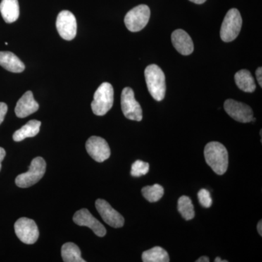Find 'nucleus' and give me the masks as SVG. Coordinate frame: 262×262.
<instances>
[{"instance_id":"obj_1","label":"nucleus","mask_w":262,"mask_h":262,"mask_svg":"<svg viewBox=\"0 0 262 262\" xmlns=\"http://www.w3.org/2000/svg\"><path fill=\"white\" fill-rule=\"evenodd\" d=\"M206 163L218 175H223L228 168V151L223 144L217 141L208 143L204 149Z\"/></svg>"},{"instance_id":"obj_2","label":"nucleus","mask_w":262,"mask_h":262,"mask_svg":"<svg viewBox=\"0 0 262 262\" xmlns=\"http://www.w3.org/2000/svg\"><path fill=\"white\" fill-rule=\"evenodd\" d=\"M144 75L148 91L151 96L156 101L163 100L166 92V83L163 70L158 65L151 64L146 67Z\"/></svg>"},{"instance_id":"obj_3","label":"nucleus","mask_w":262,"mask_h":262,"mask_svg":"<svg viewBox=\"0 0 262 262\" xmlns=\"http://www.w3.org/2000/svg\"><path fill=\"white\" fill-rule=\"evenodd\" d=\"M114 103V89L108 82H103L94 94L91 103L93 113L97 116H103L111 110Z\"/></svg>"},{"instance_id":"obj_4","label":"nucleus","mask_w":262,"mask_h":262,"mask_svg":"<svg viewBox=\"0 0 262 262\" xmlns=\"http://www.w3.org/2000/svg\"><path fill=\"white\" fill-rule=\"evenodd\" d=\"M243 19L239 10L232 8L227 12L221 27L220 36L225 42L234 40L241 32Z\"/></svg>"},{"instance_id":"obj_5","label":"nucleus","mask_w":262,"mask_h":262,"mask_svg":"<svg viewBox=\"0 0 262 262\" xmlns=\"http://www.w3.org/2000/svg\"><path fill=\"white\" fill-rule=\"evenodd\" d=\"M46 170V161L41 157H37L33 159L28 171L16 177L15 184L20 188L32 187L44 177Z\"/></svg>"},{"instance_id":"obj_6","label":"nucleus","mask_w":262,"mask_h":262,"mask_svg":"<svg viewBox=\"0 0 262 262\" xmlns=\"http://www.w3.org/2000/svg\"><path fill=\"white\" fill-rule=\"evenodd\" d=\"M150 18V9L146 5L135 7L125 17V26L130 32H137L147 25Z\"/></svg>"},{"instance_id":"obj_7","label":"nucleus","mask_w":262,"mask_h":262,"mask_svg":"<svg viewBox=\"0 0 262 262\" xmlns=\"http://www.w3.org/2000/svg\"><path fill=\"white\" fill-rule=\"evenodd\" d=\"M121 107L124 116L134 121H141L143 118L142 108L136 101L134 91L130 88H125L122 91Z\"/></svg>"},{"instance_id":"obj_8","label":"nucleus","mask_w":262,"mask_h":262,"mask_svg":"<svg viewBox=\"0 0 262 262\" xmlns=\"http://www.w3.org/2000/svg\"><path fill=\"white\" fill-rule=\"evenodd\" d=\"M15 232L17 237L24 244H35L39 238V229L35 222L31 219L22 217L15 223Z\"/></svg>"},{"instance_id":"obj_9","label":"nucleus","mask_w":262,"mask_h":262,"mask_svg":"<svg viewBox=\"0 0 262 262\" xmlns=\"http://www.w3.org/2000/svg\"><path fill=\"white\" fill-rule=\"evenodd\" d=\"M77 28V20L73 13L69 10L60 12L56 19V29L63 39L70 41L75 39Z\"/></svg>"},{"instance_id":"obj_10","label":"nucleus","mask_w":262,"mask_h":262,"mask_svg":"<svg viewBox=\"0 0 262 262\" xmlns=\"http://www.w3.org/2000/svg\"><path fill=\"white\" fill-rule=\"evenodd\" d=\"M86 150L91 158L98 163H102L110 158L111 150L108 143L103 138L91 136L85 144Z\"/></svg>"},{"instance_id":"obj_11","label":"nucleus","mask_w":262,"mask_h":262,"mask_svg":"<svg viewBox=\"0 0 262 262\" xmlns=\"http://www.w3.org/2000/svg\"><path fill=\"white\" fill-rule=\"evenodd\" d=\"M224 106L226 113L236 121L243 123L252 122L253 110L246 103L238 102L233 99H227Z\"/></svg>"},{"instance_id":"obj_12","label":"nucleus","mask_w":262,"mask_h":262,"mask_svg":"<svg viewBox=\"0 0 262 262\" xmlns=\"http://www.w3.org/2000/svg\"><path fill=\"white\" fill-rule=\"evenodd\" d=\"M96 208L101 218L110 227L120 228L123 227L125 220L123 216L116 210L110 206V203L104 200L98 199L96 201Z\"/></svg>"},{"instance_id":"obj_13","label":"nucleus","mask_w":262,"mask_h":262,"mask_svg":"<svg viewBox=\"0 0 262 262\" xmlns=\"http://www.w3.org/2000/svg\"><path fill=\"white\" fill-rule=\"evenodd\" d=\"M73 221L76 225L89 227L98 237H103L106 234L104 226L96 220L86 208H82L76 212L73 216Z\"/></svg>"},{"instance_id":"obj_14","label":"nucleus","mask_w":262,"mask_h":262,"mask_svg":"<svg viewBox=\"0 0 262 262\" xmlns=\"http://www.w3.org/2000/svg\"><path fill=\"white\" fill-rule=\"evenodd\" d=\"M172 44L183 56H189L194 51V44L190 36L183 29H177L171 34Z\"/></svg>"},{"instance_id":"obj_15","label":"nucleus","mask_w":262,"mask_h":262,"mask_svg":"<svg viewBox=\"0 0 262 262\" xmlns=\"http://www.w3.org/2000/svg\"><path fill=\"white\" fill-rule=\"evenodd\" d=\"M39 107V104L34 100L32 91H29L17 102L15 108V115L19 118H24L36 113Z\"/></svg>"},{"instance_id":"obj_16","label":"nucleus","mask_w":262,"mask_h":262,"mask_svg":"<svg viewBox=\"0 0 262 262\" xmlns=\"http://www.w3.org/2000/svg\"><path fill=\"white\" fill-rule=\"evenodd\" d=\"M0 66L13 73H21L25 70V65L18 56L11 52H0Z\"/></svg>"},{"instance_id":"obj_17","label":"nucleus","mask_w":262,"mask_h":262,"mask_svg":"<svg viewBox=\"0 0 262 262\" xmlns=\"http://www.w3.org/2000/svg\"><path fill=\"white\" fill-rule=\"evenodd\" d=\"M0 13L6 23L12 24L16 21L20 15L18 0H2Z\"/></svg>"},{"instance_id":"obj_18","label":"nucleus","mask_w":262,"mask_h":262,"mask_svg":"<svg viewBox=\"0 0 262 262\" xmlns=\"http://www.w3.org/2000/svg\"><path fill=\"white\" fill-rule=\"evenodd\" d=\"M40 126V121L36 120H30L19 130L15 131L13 136V140L19 142L27 138L34 137L39 134Z\"/></svg>"},{"instance_id":"obj_19","label":"nucleus","mask_w":262,"mask_h":262,"mask_svg":"<svg viewBox=\"0 0 262 262\" xmlns=\"http://www.w3.org/2000/svg\"><path fill=\"white\" fill-rule=\"evenodd\" d=\"M234 80L237 87L244 92L253 93L256 90L254 79L248 70H239L234 75Z\"/></svg>"},{"instance_id":"obj_20","label":"nucleus","mask_w":262,"mask_h":262,"mask_svg":"<svg viewBox=\"0 0 262 262\" xmlns=\"http://www.w3.org/2000/svg\"><path fill=\"white\" fill-rule=\"evenodd\" d=\"M61 256L65 262H85L81 256L80 248L73 243H67L62 246Z\"/></svg>"},{"instance_id":"obj_21","label":"nucleus","mask_w":262,"mask_h":262,"mask_svg":"<svg viewBox=\"0 0 262 262\" xmlns=\"http://www.w3.org/2000/svg\"><path fill=\"white\" fill-rule=\"evenodd\" d=\"M142 261L144 262H168L170 261V257L165 250L159 246H156L142 253Z\"/></svg>"},{"instance_id":"obj_22","label":"nucleus","mask_w":262,"mask_h":262,"mask_svg":"<svg viewBox=\"0 0 262 262\" xmlns=\"http://www.w3.org/2000/svg\"><path fill=\"white\" fill-rule=\"evenodd\" d=\"M178 210L183 218L187 221L192 220L195 215L192 202L187 196L184 195L179 198Z\"/></svg>"},{"instance_id":"obj_23","label":"nucleus","mask_w":262,"mask_h":262,"mask_svg":"<svg viewBox=\"0 0 262 262\" xmlns=\"http://www.w3.org/2000/svg\"><path fill=\"white\" fill-rule=\"evenodd\" d=\"M143 196L144 198L150 202V203H155L158 202L163 198L164 194V189L160 184H155L153 186H146L143 188Z\"/></svg>"},{"instance_id":"obj_24","label":"nucleus","mask_w":262,"mask_h":262,"mask_svg":"<svg viewBox=\"0 0 262 262\" xmlns=\"http://www.w3.org/2000/svg\"><path fill=\"white\" fill-rule=\"evenodd\" d=\"M149 170V164L142 161L136 160L131 166L130 174L134 177H140L146 175Z\"/></svg>"},{"instance_id":"obj_25","label":"nucleus","mask_w":262,"mask_h":262,"mask_svg":"<svg viewBox=\"0 0 262 262\" xmlns=\"http://www.w3.org/2000/svg\"><path fill=\"white\" fill-rule=\"evenodd\" d=\"M198 198L200 204L204 208H210L212 206L213 201H212L211 194L207 189H201L198 192Z\"/></svg>"},{"instance_id":"obj_26","label":"nucleus","mask_w":262,"mask_h":262,"mask_svg":"<svg viewBox=\"0 0 262 262\" xmlns=\"http://www.w3.org/2000/svg\"><path fill=\"white\" fill-rule=\"evenodd\" d=\"M8 108L6 103L0 102V125L4 121L5 115L8 113Z\"/></svg>"},{"instance_id":"obj_27","label":"nucleus","mask_w":262,"mask_h":262,"mask_svg":"<svg viewBox=\"0 0 262 262\" xmlns=\"http://www.w3.org/2000/svg\"><path fill=\"white\" fill-rule=\"evenodd\" d=\"M261 75H262V68H261V67H258L257 70H256V79H257L258 84H259L260 87H261V88L262 87Z\"/></svg>"},{"instance_id":"obj_28","label":"nucleus","mask_w":262,"mask_h":262,"mask_svg":"<svg viewBox=\"0 0 262 262\" xmlns=\"http://www.w3.org/2000/svg\"><path fill=\"white\" fill-rule=\"evenodd\" d=\"M5 155H6L5 150L3 148L0 147V170H1L2 168V162L4 160Z\"/></svg>"},{"instance_id":"obj_29","label":"nucleus","mask_w":262,"mask_h":262,"mask_svg":"<svg viewBox=\"0 0 262 262\" xmlns=\"http://www.w3.org/2000/svg\"><path fill=\"white\" fill-rule=\"evenodd\" d=\"M196 262H209V258L207 256H202L199 259L196 260Z\"/></svg>"},{"instance_id":"obj_30","label":"nucleus","mask_w":262,"mask_h":262,"mask_svg":"<svg viewBox=\"0 0 262 262\" xmlns=\"http://www.w3.org/2000/svg\"><path fill=\"white\" fill-rule=\"evenodd\" d=\"M257 230L258 234H260V235H262V221H259V222H258L257 225Z\"/></svg>"},{"instance_id":"obj_31","label":"nucleus","mask_w":262,"mask_h":262,"mask_svg":"<svg viewBox=\"0 0 262 262\" xmlns=\"http://www.w3.org/2000/svg\"><path fill=\"white\" fill-rule=\"evenodd\" d=\"M189 1L192 2V3H195V4L201 5L203 4L205 2H206V0H189Z\"/></svg>"},{"instance_id":"obj_32","label":"nucleus","mask_w":262,"mask_h":262,"mask_svg":"<svg viewBox=\"0 0 262 262\" xmlns=\"http://www.w3.org/2000/svg\"><path fill=\"white\" fill-rule=\"evenodd\" d=\"M215 262H227V260H222L220 257L215 258Z\"/></svg>"}]
</instances>
